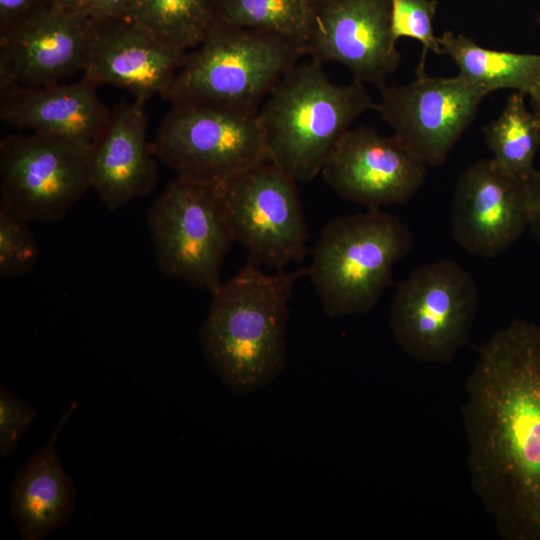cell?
I'll use <instances>...</instances> for the list:
<instances>
[{
	"label": "cell",
	"mask_w": 540,
	"mask_h": 540,
	"mask_svg": "<svg viewBox=\"0 0 540 540\" xmlns=\"http://www.w3.org/2000/svg\"><path fill=\"white\" fill-rule=\"evenodd\" d=\"M527 225V181L492 158L477 161L460 174L451 208L452 235L460 247L493 258L513 245Z\"/></svg>",
	"instance_id": "cell-13"
},
{
	"label": "cell",
	"mask_w": 540,
	"mask_h": 540,
	"mask_svg": "<svg viewBox=\"0 0 540 540\" xmlns=\"http://www.w3.org/2000/svg\"><path fill=\"white\" fill-rule=\"evenodd\" d=\"M216 19L273 33L304 47L311 27L312 0H216Z\"/></svg>",
	"instance_id": "cell-23"
},
{
	"label": "cell",
	"mask_w": 540,
	"mask_h": 540,
	"mask_svg": "<svg viewBox=\"0 0 540 540\" xmlns=\"http://www.w3.org/2000/svg\"><path fill=\"white\" fill-rule=\"evenodd\" d=\"M531 110L540 122V77L528 92Z\"/></svg>",
	"instance_id": "cell-30"
},
{
	"label": "cell",
	"mask_w": 540,
	"mask_h": 540,
	"mask_svg": "<svg viewBox=\"0 0 540 540\" xmlns=\"http://www.w3.org/2000/svg\"><path fill=\"white\" fill-rule=\"evenodd\" d=\"M49 6L50 0H0V35Z\"/></svg>",
	"instance_id": "cell-27"
},
{
	"label": "cell",
	"mask_w": 540,
	"mask_h": 540,
	"mask_svg": "<svg viewBox=\"0 0 540 540\" xmlns=\"http://www.w3.org/2000/svg\"><path fill=\"white\" fill-rule=\"evenodd\" d=\"M396 43L389 0H312L304 46L311 60L340 63L381 90L400 63Z\"/></svg>",
	"instance_id": "cell-12"
},
{
	"label": "cell",
	"mask_w": 540,
	"mask_h": 540,
	"mask_svg": "<svg viewBox=\"0 0 540 540\" xmlns=\"http://www.w3.org/2000/svg\"><path fill=\"white\" fill-rule=\"evenodd\" d=\"M537 24L540 27V11H539V13L537 15Z\"/></svg>",
	"instance_id": "cell-32"
},
{
	"label": "cell",
	"mask_w": 540,
	"mask_h": 540,
	"mask_svg": "<svg viewBox=\"0 0 540 540\" xmlns=\"http://www.w3.org/2000/svg\"><path fill=\"white\" fill-rule=\"evenodd\" d=\"M77 409L72 403L54 430L16 473L10 486L11 516L23 540H40L69 522L76 507V490L56 450L57 439Z\"/></svg>",
	"instance_id": "cell-19"
},
{
	"label": "cell",
	"mask_w": 540,
	"mask_h": 540,
	"mask_svg": "<svg viewBox=\"0 0 540 540\" xmlns=\"http://www.w3.org/2000/svg\"><path fill=\"white\" fill-rule=\"evenodd\" d=\"M478 302L476 282L459 263L440 259L421 265L395 290L389 314L392 336L416 361L448 363L467 342Z\"/></svg>",
	"instance_id": "cell-6"
},
{
	"label": "cell",
	"mask_w": 540,
	"mask_h": 540,
	"mask_svg": "<svg viewBox=\"0 0 540 540\" xmlns=\"http://www.w3.org/2000/svg\"><path fill=\"white\" fill-rule=\"evenodd\" d=\"M96 23L76 11L42 9L0 35V87H40L82 72Z\"/></svg>",
	"instance_id": "cell-15"
},
{
	"label": "cell",
	"mask_w": 540,
	"mask_h": 540,
	"mask_svg": "<svg viewBox=\"0 0 540 540\" xmlns=\"http://www.w3.org/2000/svg\"><path fill=\"white\" fill-rule=\"evenodd\" d=\"M96 89L82 78L40 87H0V117L31 133L92 144L112 113Z\"/></svg>",
	"instance_id": "cell-18"
},
{
	"label": "cell",
	"mask_w": 540,
	"mask_h": 540,
	"mask_svg": "<svg viewBox=\"0 0 540 540\" xmlns=\"http://www.w3.org/2000/svg\"><path fill=\"white\" fill-rule=\"evenodd\" d=\"M391 6V30L396 41L411 38L422 45L417 74L424 73L428 51L441 55L440 36L434 32L435 0H389Z\"/></svg>",
	"instance_id": "cell-25"
},
{
	"label": "cell",
	"mask_w": 540,
	"mask_h": 540,
	"mask_svg": "<svg viewBox=\"0 0 540 540\" xmlns=\"http://www.w3.org/2000/svg\"><path fill=\"white\" fill-rule=\"evenodd\" d=\"M82 0H50V6L67 11H76Z\"/></svg>",
	"instance_id": "cell-31"
},
{
	"label": "cell",
	"mask_w": 540,
	"mask_h": 540,
	"mask_svg": "<svg viewBox=\"0 0 540 540\" xmlns=\"http://www.w3.org/2000/svg\"><path fill=\"white\" fill-rule=\"evenodd\" d=\"M412 246L398 217L380 210L339 216L320 233L308 276L330 317L371 310L391 280L394 265Z\"/></svg>",
	"instance_id": "cell-5"
},
{
	"label": "cell",
	"mask_w": 540,
	"mask_h": 540,
	"mask_svg": "<svg viewBox=\"0 0 540 540\" xmlns=\"http://www.w3.org/2000/svg\"><path fill=\"white\" fill-rule=\"evenodd\" d=\"M377 109L365 84L332 82L323 64L297 63L274 86L256 118L267 160L296 182L321 171L351 124Z\"/></svg>",
	"instance_id": "cell-3"
},
{
	"label": "cell",
	"mask_w": 540,
	"mask_h": 540,
	"mask_svg": "<svg viewBox=\"0 0 540 540\" xmlns=\"http://www.w3.org/2000/svg\"><path fill=\"white\" fill-rule=\"evenodd\" d=\"M426 164L395 135L350 129L321 174L343 199L368 210L407 202L425 180Z\"/></svg>",
	"instance_id": "cell-14"
},
{
	"label": "cell",
	"mask_w": 540,
	"mask_h": 540,
	"mask_svg": "<svg viewBox=\"0 0 540 540\" xmlns=\"http://www.w3.org/2000/svg\"><path fill=\"white\" fill-rule=\"evenodd\" d=\"M529 193V225L540 240V170L527 181Z\"/></svg>",
	"instance_id": "cell-29"
},
{
	"label": "cell",
	"mask_w": 540,
	"mask_h": 540,
	"mask_svg": "<svg viewBox=\"0 0 540 540\" xmlns=\"http://www.w3.org/2000/svg\"><path fill=\"white\" fill-rule=\"evenodd\" d=\"M88 143L30 133L0 142V204L30 221L62 219L90 187Z\"/></svg>",
	"instance_id": "cell-10"
},
{
	"label": "cell",
	"mask_w": 540,
	"mask_h": 540,
	"mask_svg": "<svg viewBox=\"0 0 540 540\" xmlns=\"http://www.w3.org/2000/svg\"><path fill=\"white\" fill-rule=\"evenodd\" d=\"M37 412L28 403L9 391L0 388V455L7 459L13 455L22 437L36 420Z\"/></svg>",
	"instance_id": "cell-26"
},
{
	"label": "cell",
	"mask_w": 540,
	"mask_h": 540,
	"mask_svg": "<svg viewBox=\"0 0 540 540\" xmlns=\"http://www.w3.org/2000/svg\"><path fill=\"white\" fill-rule=\"evenodd\" d=\"M127 18L190 51L216 23V0H133Z\"/></svg>",
	"instance_id": "cell-22"
},
{
	"label": "cell",
	"mask_w": 540,
	"mask_h": 540,
	"mask_svg": "<svg viewBox=\"0 0 540 540\" xmlns=\"http://www.w3.org/2000/svg\"><path fill=\"white\" fill-rule=\"evenodd\" d=\"M151 149L177 176L213 185L267 161L256 115L198 103H171Z\"/></svg>",
	"instance_id": "cell-9"
},
{
	"label": "cell",
	"mask_w": 540,
	"mask_h": 540,
	"mask_svg": "<svg viewBox=\"0 0 540 540\" xmlns=\"http://www.w3.org/2000/svg\"><path fill=\"white\" fill-rule=\"evenodd\" d=\"M145 103L136 99L120 103L91 145L90 187L110 210L150 194L158 184Z\"/></svg>",
	"instance_id": "cell-17"
},
{
	"label": "cell",
	"mask_w": 540,
	"mask_h": 540,
	"mask_svg": "<svg viewBox=\"0 0 540 540\" xmlns=\"http://www.w3.org/2000/svg\"><path fill=\"white\" fill-rule=\"evenodd\" d=\"M296 183L267 160L216 185L249 263L282 271L305 258L309 232Z\"/></svg>",
	"instance_id": "cell-8"
},
{
	"label": "cell",
	"mask_w": 540,
	"mask_h": 540,
	"mask_svg": "<svg viewBox=\"0 0 540 540\" xmlns=\"http://www.w3.org/2000/svg\"><path fill=\"white\" fill-rule=\"evenodd\" d=\"M308 268L267 274L247 264L211 293L200 344L214 373L235 393L269 384L285 362L289 302Z\"/></svg>",
	"instance_id": "cell-2"
},
{
	"label": "cell",
	"mask_w": 540,
	"mask_h": 540,
	"mask_svg": "<svg viewBox=\"0 0 540 540\" xmlns=\"http://www.w3.org/2000/svg\"><path fill=\"white\" fill-rule=\"evenodd\" d=\"M148 227L161 272L212 293L234 242L216 185L177 176L153 201Z\"/></svg>",
	"instance_id": "cell-7"
},
{
	"label": "cell",
	"mask_w": 540,
	"mask_h": 540,
	"mask_svg": "<svg viewBox=\"0 0 540 540\" xmlns=\"http://www.w3.org/2000/svg\"><path fill=\"white\" fill-rule=\"evenodd\" d=\"M303 55V45L294 40L216 22L203 42L187 52L161 98L254 116Z\"/></svg>",
	"instance_id": "cell-4"
},
{
	"label": "cell",
	"mask_w": 540,
	"mask_h": 540,
	"mask_svg": "<svg viewBox=\"0 0 540 540\" xmlns=\"http://www.w3.org/2000/svg\"><path fill=\"white\" fill-rule=\"evenodd\" d=\"M187 52L129 18L96 23L82 79L146 102L168 90Z\"/></svg>",
	"instance_id": "cell-16"
},
{
	"label": "cell",
	"mask_w": 540,
	"mask_h": 540,
	"mask_svg": "<svg viewBox=\"0 0 540 540\" xmlns=\"http://www.w3.org/2000/svg\"><path fill=\"white\" fill-rule=\"evenodd\" d=\"M526 94L508 96L500 115L483 128L492 159L514 176L528 181L535 173L540 148V122L526 105Z\"/></svg>",
	"instance_id": "cell-21"
},
{
	"label": "cell",
	"mask_w": 540,
	"mask_h": 540,
	"mask_svg": "<svg viewBox=\"0 0 540 540\" xmlns=\"http://www.w3.org/2000/svg\"><path fill=\"white\" fill-rule=\"evenodd\" d=\"M133 0H82L76 12L95 23L127 18Z\"/></svg>",
	"instance_id": "cell-28"
},
{
	"label": "cell",
	"mask_w": 540,
	"mask_h": 540,
	"mask_svg": "<svg viewBox=\"0 0 540 540\" xmlns=\"http://www.w3.org/2000/svg\"><path fill=\"white\" fill-rule=\"evenodd\" d=\"M462 417L473 491L504 540H540V326L515 319L480 348Z\"/></svg>",
	"instance_id": "cell-1"
},
{
	"label": "cell",
	"mask_w": 540,
	"mask_h": 540,
	"mask_svg": "<svg viewBox=\"0 0 540 540\" xmlns=\"http://www.w3.org/2000/svg\"><path fill=\"white\" fill-rule=\"evenodd\" d=\"M441 55H447L458 75L487 94L512 89L528 94L540 77V54L500 51L480 46L470 37L445 31Z\"/></svg>",
	"instance_id": "cell-20"
},
{
	"label": "cell",
	"mask_w": 540,
	"mask_h": 540,
	"mask_svg": "<svg viewBox=\"0 0 540 540\" xmlns=\"http://www.w3.org/2000/svg\"><path fill=\"white\" fill-rule=\"evenodd\" d=\"M30 220L0 204V275L17 278L33 269L39 248Z\"/></svg>",
	"instance_id": "cell-24"
},
{
	"label": "cell",
	"mask_w": 540,
	"mask_h": 540,
	"mask_svg": "<svg viewBox=\"0 0 540 540\" xmlns=\"http://www.w3.org/2000/svg\"><path fill=\"white\" fill-rule=\"evenodd\" d=\"M488 94L460 75L417 74L404 85L381 89L377 111L426 165H441L473 121Z\"/></svg>",
	"instance_id": "cell-11"
}]
</instances>
